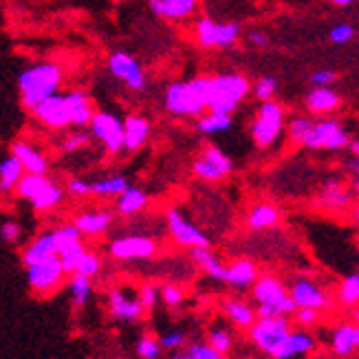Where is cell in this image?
Listing matches in <instances>:
<instances>
[{
  "mask_svg": "<svg viewBox=\"0 0 359 359\" xmlns=\"http://www.w3.org/2000/svg\"><path fill=\"white\" fill-rule=\"evenodd\" d=\"M289 137L293 144L309 150H344L353 139L351 130L333 117H293L289 121Z\"/></svg>",
  "mask_w": 359,
  "mask_h": 359,
  "instance_id": "6da1fadb",
  "label": "cell"
},
{
  "mask_svg": "<svg viewBox=\"0 0 359 359\" xmlns=\"http://www.w3.org/2000/svg\"><path fill=\"white\" fill-rule=\"evenodd\" d=\"M65 82V69L57 62H36L27 67L18 75V90L20 102L27 111L38 106L42 100L60 93V86Z\"/></svg>",
  "mask_w": 359,
  "mask_h": 359,
  "instance_id": "7a4b0ae2",
  "label": "cell"
},
{
  "mask_svg": "<svg viewBox=\"0 0 359 359\" xmlns=\"http://www.w3.org/2000/svg\"><path fill=\"white\" fill-rule=\"evenodd\" d=\"M208 93H210L208 75L172 82L165 88L163 106L175 117H198L208 111Z\"/></svg>",
  "mask_w": 359,
  "mask_h": 359,
  "instance_id": "3957f363",
  "label": "cell"
},
{
  "mask_svg": "<svg viewBox=\"0 0 359 359\" xmlns=\"http://www.w3.org/2000/svg\"><path fill=\"white\" fill-rule=\"evenodd\" d=\"M252 90V84L241 73H221L210 77V93H208V111L233 115L238 106Z\"/></svg>",
  "mask_w": 359,
  "mask_h": 359,
  "instance_id": "277c9868",
  "label": "cell"
},
{
  "mask_svg": "<svg viewBox=\"0 0 359 359\" xmlns=\"http://www.w3.org/2000/svg\"><path fill=\"white\" fill-rule=\"evenodd\" d=\"M254 300L258 302L256 318H289L295 304L289 298L287 287L276 276H258L252 285Z\"/></svg>",
  "mask_w": 359,
  "mask_h": 359,
  "instance_id": "5b68a950",
  "label": "cell"
},
{
  "mask_svg": "<svg viewBox=\"0 0 359 359\" xmlns=\"http://www.w3.org/2000/svg\"><path fill=\"white\" fill-rule=\"evenodd\" d=\"M283 130H285V108H283V104H278L276 100L262 102L260 111L252 123V128H249V135H252L254 144L262 150H267L278 142Z\"/></svg>",
  "mask_w": 359,
  "mask_h": 359,
  "instance_id": "8992f818",
  "label": "cell"
},
{
  "mask_svg": "<svg viewBox=\"0 0 359 359\" xmlns=\"http://www.w3.org/2000/svg\"><path fill=\"white\" fill-rule=\"evenodd\" d=\"M194 31L203 49H231L241 38L238 22H216L214 18H201Z\"/></svg>",
  "mask_w": 359,
  "mask_h": 359,
  "instance_id": "52a82bcc",
  "label": "cell"
},
{
  "mask_svg": "<svg viewBox=\"0 0 359 359\" xmlns=\"http://www.w3.org/2000/svg\"><path fill=\"white\" fill-rule=\"evenodd\" d=\"M192 172L198 181L216 183L223 181L233 172V161L227 152H223L218 146H205L203 152L194 159Z\"/></svg>",
  "mask_w": 359,
  "mask_h": 359,
  "instance_id": "ba28073f",
  "label": "cell"
},
{
  "mask_svg": "<svg viewBox=\"0 0 359 359\" xmlns=\"http://www.w3.org/2000/svg\"><path fill=\"white\" fill-rule=\"evenodd\" d=\"M247 331L252 344L260 353L271 355V351L291 333V322L289 318H256V322Z\"/></svg>",
  "mask_w": 359,
  "mask_h": 359,
  "instance_id": "9c48e42d",
  "label": "cell"
},
{
  "mask_svg": "<svg viewBox=\"0 0 359 359\" xmlns=\"http://www.w3.org/2000/svg\"><path fill=\"white\" fill-rule=\"evenodd\" d=\"M65 276L67 273L62 269L57 256L44 258L27 267V283L36 295H51L53 291H57Z\"/></svg>",
  "mask_w": 359,
  "mask_h": 359,
  "instance_id": "30bf717a",
  "label": "cell"
},
{
  "mask_svg": "<svg viewBox=\"0 0 359 359\" xmlns=\"http://www.w3.org/2000/svg\"><path fill=\"white\" fill-rule=\"evenodd\" d=\"M34 117L42 123V126L51 130H62L71 126L73 108H71V97L69 93H55V95L42 100L38 106L31 108Z\"/></svg>",
  "mask_w": 359,
  "mask_h": 359,
  "instance_id": "8fae6325",
  "label": "cell"
},
{
  "mask_svg": "<svg viewBox=\"0 0 359 359\" xmlns=\"http://www.w3.org/2000/svg\"><path fill=\"white\" fill-rule=\"evenodd\" d=\"M90 135L104 146L106 152L119 154L123 152V119H119L115 113L100 111L90 117Z\"/></svg>",
  "mask_w": 359,
  "mask_h": 359,
  "instance_id": "7c38bea8",
  "label": "cell"
},
{
  "mask_svg": "<svg viewBox=\"0 0 359 359\" xmlns=\"http://www.w3.org/2000/svg\"><path fill=\"white\" fill-rule=\"evenodd\" d=\"M108 71H111L113 77H117V80L121 84H126L130 90L135 93H144L146 86H148V80H146V73L142 69V65H139V60L135 55H130L128 51H113L111 55H108Z\"/></svg>",
  "mask_w": 359,
  "mask_h": 359,
  "instance_id": "4fadbf2b",
  "label": "cell"
},
{
  "mask_svg": "<svg viewBox=\"0 0 359 359\" xmlns=\"http://www.w3.org/2000/svg\"><path fill=\"white\" fill-rule=\"evenodd\" d=\"M165 223H168V231L170 236L175 238L177 245L194 249V247H210V238L203 233V229H198L194 223H190L187 218L181 214L179 208H170L165 212Z\"/></svg>",
  "mask_w": 359,
  "mask_h": 359,
  "instance_id": "5bb4252c",
  "label": "cell"
},
{
  "mask_svg": "<svg viewBox=\"0 0 359 359\" xmlns=\"http://www.w3.org/2000/svg\"><path fill=\"white\" fill-rule=\"evenodd\" d=\"M108 252L115 260H150L157 256L159 245L150 236H121L108 245Z\"/></svg>",
  "mask_w": 359,
  "mask_h": 359,
  "instance_id": "9a60e30c",
  "label": "cell"
},
{
  "mask_svg": "<svg viewBox=\"0 0 359 359\" xmlns=\"http://www.w3.org/2000/svg\"><path fill=\"white\" fill-rule=\"evenodd\" d=\"M289 298L293 300L295 309H316L322 311L331 306V298L322 287H318L313 280L298 278L289 289Z\"/></svg>",
  "mask_w": 359,
  "mask_h": 359,
  "instance_id": "2e32d148",
  "label": "cell"
},
{
  "mask_svg": "<svg viewBox=\"0 0 359 359\" xmlns=\"http://www.w3.org/2000/svg\"><path fill=\"white\" fill-rule=\"evenodd\" d=\"M304 108L316 117H326L341 108V95L331 86H313L304 97Z\"/></svg>",
  "mask_w": 359,
  "mask_h": 359,
  "instance_id": "e0dca14e",
  "label": "cell"
},
{
  "mask_svg": "<svg viewBox=\"0 0 359 359\" xmlns=\"http://www.w3.org/2000/svg\"><path fill=\"white\" fill-rule=\"evenodd\" d=\"M152 133V121L144 115H128L123 119V150L137 152L142 150Z\"/></svg>",
  "mask_w": 359,
  "mask_h": 359,
  "instance_id": "ac0fdd59",
  "label": "cell"
},
{
  "mask_svg": "<svg viewBox=\"0 0 359 359\" xmlns=\"http://www.w3.org/2000/svg\"><path fill=\"white\" fill-rule=\"evenodd\" d=\"M11 154L20 161L22 170L29 175H46L49 172V159H46V154L40 148L31 146L29 142H22V139L20 142H13Z\"/></svg>",
  "mask_w": 359,
  "mask_h": 359,
  "instance_id": "d6986e66",
  "label": "cell"
},
{
  "mask_svg": "<svg viewBox=\"0 0 359 359\" xmlns=\"http://www.w3.org/2000/svg\"><path fill=\"white\" fill-rule=\"evenodd\" d=\"M316 339L306 331H291L280 344L271 351V359H291L295 355H309L316 351Z\"/></svg>",
  "mask_w": 359,
  "mask_h": 359,
  "instance_id": "ffe728a7",
  "label": "cell"
},
{
  "mask_svg": "<svg viewBox=\"0 0 359 359\" xmlns=\"http://www.w3.org/2000/svg\"><path fill=\"white\" fill-rule=\"evenodd\" d=\"M108 309H111V316L119 322H137L144 316V306L139 304V300L126 295V291L115 289L108 295Z\"/></svg>",
  "mask_w": 359,
  "mask_h": 359,
  "instance_id": "44dd1931",
  "label": "cell"
},
{
  "mask_svg": "<svg viewBox=\"0 0 359 359\" xmlns=\"http://www.w3.org/2000/svg\"><path fill=\"white\" fill-rule=\"evenodd\" d=\"M65 196H67L65 187L55 181H51L49 177H44V181L34 192V196L29 198V203L36 212H49V210H55L60 203L65 201Z\"/></svg>",
  "mask_w": 359,
  "mask_h": 359,
  "instance_id": "7402d4cb",
  "label": "cell"
},
{
  "mask_svg": "<svg viewBox=\"0 0 359 359\" xmlns=\"http://www.w3.org/2000/svg\"><path fill=\"white\" fill-rule=\"evenodd\" d=\"M73 225L80 229L82 236H100V233L108 231V227L113 225V214L106 210H93L77 214Z\"/></svg>",
  "mask_w": 359,
  "mask_h": 359,
  "instance_id": "603a6c76",
  "label": "cell"
},
{
  "mask_svg": "<svg viewBox=\"0 0 359 359\" xmlns=\"http://www.w3.org/2000/svg\"><path fill=\"white\" fill-rule=\"evenodd\" d=\"M359 346V329L357 324H339L331 335V348L335 357L348 359Z\"/></svg>",
  "mask_w": 359,
  "mask_h": 359,
  "instance_id": "cb8c5ba5",
  "label": "cell"
},
{
  "mask_svg": "<svg viewBox=\"0 0 359 359\" xmlns=\"http://www.w3.org/2000/svg\"><path fill=\"white\" fill-rule=\"evenodd\" d=\"M256 278H258L256 264L247 258H238V260H233L229 267H225L223 283L229 287H236V289H247V287L254 285Z\"/></svg>",
  "mask_w": 359,
  "mask_h": 359,
  "instance_id": "d4e9b609",
  "label": "cell"
},
{
  "mask_svg": "<svg viewBox=\"0 0 359 359\" xmlns=\"http://www.w3.org/2000/svg\"><path fill=\"white\" fill-rule=\"evenodd\" d=\"M51 256H57V245H55V238H53V229L40 233L38 238H34L25 247L22 264H25V267H29V264L40 262V260L51 258Z\"/></svg>",
  "mask_w": 359,
  "mask_h": 359,
  "instance_id": "484cf974",
  "label": "cell"
},
{
  "mask_svg": "<svg viewBox=\"0 0 359 359\" xmlns=\"http://www.w3.org/2000/svg\"><path fill=\"white\" fill-rule=\"evenodd\" d=\"M148 201H150V196H148L146 190H142V187H135V185H128L126 190L117 196L115 210L121 216H135V214L144 212L148 208Z\"/></svg>",
  "mask_w": 359,
  "mask_h": 359,
  "instance_id": "4316f807",
  "label": "cell"
},
{
  "mask_svg": "<svg viewBox=\"0 0 359 359\" xmlns=\"http://www.w3.org/2000/svg\"><path fill=\"white\" fill-rule=\"evenodd\" d=\"M69 97H71V108H73V117H71V126L73 128H86L90 123L93 117V102L88 97V93L82 88H75L69 90Z\"/></svg>",
  "mask_w": 359,
  "mask_h": 359,
  "instance_id": "83f0119b",
  "label": "cell"
},
{
  "mask_svg": "<svg viewBox=\"0 0 359 359\" xmlns=\"http://www.w3.org/2000/svg\"><path fill=\"white\" fill-rule=\"evenodd\" d=\"M280 223V210L271 203H258L247 214V225L254 231H262V229H271Z\"/></svg>",
  "mask_w": 359,
  "mask_h": 359,
  "instance_id": "f1b7e54d",
  "label": "cell"
},
{
  "mask_svg": "<svg viewBox=\"0 0 359 359\" xmlns=\"http://www.w3.org/2000/svg\"><path fill=\"white\" fill-rule=\"evenodd\" d=\"M192 260L210 278L218 280V283H223V278H225V264L221 262V258H218L210 247H194L192 249Z\"/></svg>",
  "mask_w": 359,
  "mask_h": 359,
  "instance_id": "f546056e",
  "label": "cell"
},
{
  "mask_svg": "<svg viewBox=\"0 0 359 359\" xmlns=\"http://www.w3.org/2000/svg\"><path fill=\"white\" fill-rule=\"evenodd\" d=\"M351 192L344 190V185L337 181H326L320 190V205L329 210H344L351 205Z\"/></svg>",
  "mask_w": 359,
  "mask_h": 359,
  "instance_id": "4dcf8cb0",
  "label": "cell"
},
{
  "mask_svg": "<svg viewBox=\"0 0 359 359\" xmlns=\"http://www.w3.org/2000/svg\"><path fill=\"white\" fill-rule=\"evenodd\" d=\"M223 313L229 322H233L238 329H249L256 322V309H252L243 300H225L223 302Z\"/></svg>",
  "mask_w": 359,
  "mask_h": 359,
  "instance_id": "1f68e13d",
  "label": "cell"
},
{
  "mask_svg": "<svg viewBox=\"0 0 359 359\" xmlns=\"http://www.w3.org/2000/svg\"><path fill=\"white\" fill-rule=\"evenodd\" d=\"M128 185L130 183L123 175H111V177H104L100 181H93L90 183V194L100 196V198H117Z\"/></svg>",
  "mask_w": 359,
  "mask_h": 359,
  "instance_id": "d6a6232c",
  "label": "cell"
},
{
  "mask_svg": "<svg viewBox=\"0 0 359 359\" xmlns=\"http://www.w3.org/2000/svg\"><path fill=\"white\" fill-rule=\"evenodd\" d=\"M231 126H233L231 115L214 113V111H208V113L198 115V121H196V128L203 135H221V133H227Z\"/></svg>",
  "mask_w": 359,
  "mask_h": 359,
  "instance_id": "836d02e7",
  "label": "cell"
},
{
  "mask_svg": "<svg viewBox=\"0 0 359 359\" xmlns=\"http://www.w3.org/2000/svg\"><path fill=\"white\" fill-rule=\"evenodd\" d=\"M88 276L84 273H77L73 271L71 273V280H69V291H71V302L75 309H84L90 300V293H93V285H90Z\"/></svg>",
  "mask_w": 359,
  "mask_h": 359,
  "instance_id": "e575fe53",
  "label": "cell"
},
{
  "mask_svg": "<svg viewBox=\"0 0 359 359\" xmlns=\"http://www.w3.org/2000/svg\"><path fill=\"white\" fill-rule=\"evenodd\" d=\"M25 175V170L20 165V161L9 154L3 161H0V192H11L15 190V185H18L20 177Z\"/></svg>",
  "mask_w": 359,
  "mask_h": 359,
  "instance_id": "d590c367",
  "label": "cell"
},
{
  "mask_svg": "<svg viewBox=\"0 0 359 359\" xmlns=\"http://www.w3.org/2000/svg\"><path fill=\"white\" fill-rule=\"evenodd\" d=\"M198 9V0H163V13L161 18L165 20H187L190 15H194Z\"/></svg>",
  "mask_w": 359,
  "mask_h": 359,
  "instance_id": "8d00e7d4",
  "label": "cell"
},
{
  "mask_svg": "<svg viewBox=\"0 0 359 359\" xmlns=\"http://www.w3.org/2000/svg\"><path fill=\"white\" fill-rule=\"evenodd\" d=\"M84 252H86V247H84L82 241L80 243H73V245H69V247L60 249V252H57V260H60L62 269H65L67 276H71L75 271L77 262H80V258H82Z\"/></svg>",
  "mask_w": 359,
  "mask_h": 359,
  "instance_id": "74e56055",
  "label": "cell"
},
{
  "mask_svg": "<svg viewBox=\"0 0 359 359\" xmlns=\"http://www.w3.org/2000/svg\"><path fill=\"white\" fill-rule=\"evenodd\" d=\"M359 300V276L351 273L344 278V283L339 287V302L344 306H355Z\"/></svg>",
  "mask_w": 359,
  "mask_h": 359,
  "instance_id": "f35d334b",
  "label": "cell"
},
{
  "mask_svg": "<svg viewBox=\"0 0 359 359\" xmlns=\"http://www.w3.org/2000/svg\"><path fill=\"white\" fill-rule=\"evenodd\" d=\"M276 90H278V80H276V77H271V75H262V77H258L256 84L252 86V93L256 95L258 102L273 100Z\"/></svg>",
  "mask_w": 359,
  "mask_h": 359,
  "instance_id": "ab89813d",
  "label": "cell"
},
{
  "mask_svg": "<svg viewBox=\"0 0 359 359\" xmlns=\"http://www.w3.org/2000/svg\"><path fill=\"white\" fill-rule=\"evenodd\" d=\"M75 271L77 273H84L88 278H95L102 271V258H100V254L88 252V249H86V252L82 254V258H80V262H77Z\"/></svg>",
  "mask_w": 359,
  "mask_h": 359,
  "instance_id": "60d3db41",
  "label": "cell"
},
{
  "mask_svg": "<svg viewBox=\"0 0 359 359\" xmlns=\"http://www.w3.org/2000/svg\"><path fill=\"white\" fill-rule=\"evenodd\" d=\"M208 344H210L216 353H221V355L225 357V355L231 353V348H233V339H231L229 331H225V329H214V331H210V335H208Z\"/></svg>",
  "mask_w": 359,
  "mask_h": 359,
  "instance_id": "b9f144b4",
  "label": "cell"
},
{
  "mask_svg": "<svg viewBox=\"0 0 359 359\" xmlns=\"http://www.w3.org/2000/svg\"><path fill=\"white\" fill-rule=\"evenodd\" d=\"M53 238H55V245H57V252L60 249H65L73 243H80L82 241V233L77 229L73 223L71 225H62L57 229H53Z\"/></svg>",
  "mask_w": 359,
  "mask_h": 359,
  "instance_id": "7bdbcfd3",
  "label": "cell"
},
{
  "mask_svg": "<svg viewBox=\"0 0 359 359\" xmlns=\"http://www.w3.org/2000/svg\"><path fill=\"white\" fill-rule=\"evenodd\" d=\"M137 355L142 359H159L161 357V344L159 339H154L150 335L139 337L137 341Z\"/></svg>",
  "mask_w": 359,
  "mask_h": 359,
  "instance_id": "ee69618b",
  "label": "cell"
},
{
  "mask_svg": "<svg viewBox=\"0 0 359 359\" xmlns=\"http://www.w3.org/2000/svg\"><path fill=\"white\" fill-rule=\"evenodd\" d=\"M353 38H355V27L351 22H337L329 31V40L337 46H344V44L353 42Z\"/></svg>",
  "mask_w": 359,
  "mask_h": 359,
  "instance_id": "f6af8a7d",
  "label": "cell"
},
{
  "mask_svg": "<svg viewBox=\"0 0 359 359\" xmlns=\"http://www.w3.org/2000/svg\"><path fill=\"white\" fill-rule=\"evenodd\" d=\"M88 144H90V135L80 128L77 133L69 135L65 142H62V150H65V152H77V150L86 148Z\"/></svg>",
  "mask_w": 359,
  "mask_h": 359,
  "instance_id": "bcb514c9",
  "label": "cell"
},
{
  "mask_svg": "<svg viewBox=\"0 0 359 359\" xmlns=\"http://www.w3.org/2000/svg\"><path fill=\"white\" fill-rule=\"evenodd\" d=\"M139 304L144 306V311H152L154 306H157L159 302V287L157 285H144L142 289H139Z\"/></svg>",
  "mask_w": 359,
  "mask_h": 359,
  "instance_id": "7dc6e473",
  "label": "cell"
},
{
  "mask_svg": "<svg viewBox=\"0 0 359 359\" xmlns=\"http://www.w3.org/2000/svg\"><path fill=\"white\" fill-rule=\"evenodd\" d=\"M337 80H339V75L333 69H318L309 75L311 86H333Z\"/></svg>",
  "mask_w": 359,
  "mask_h": 359,
  "instance_id": "c3c4849f",
  "label": "cell"
},
{
  "mask_svg": "<svg viewBox=\"0 0 359 359\" xmlns=\"http://www.w3.org/2000/svg\"><path fill=\"white\" fill-rule=\"evenodd\" d=\"M159 295L168 306H179L185 300V291L179 285H163L159 289Z\"/></svg>",
  "mask_w": 359,
  "mask_h": 359,
  "instance_id": "681fc988",
  "label": "cell"
},
{
  "mask_svg": "<svg viewBox=\"0 0 359 359\" xmlns=\"http://www.w3.org/2000/svg\"><path fill=\"white\" fill-rule=\"evenodd\" d=\"M65 192L75 196V198H86L90 196V181L82 179V177H75V179H69Z\"/></svg>",
  "mask_w": 359,
  "mask_h": 359,
  "instance_id": "f907efd6",
  "label": "cell"
},
{
  "mask_svg": "<svg viewBox=\"0 0 359 359\" xmlns=\"http://www.w3.org/2000/svg\"><path fill=\"white\" fill-rule=\"evenodd\" d=\"M293 316L302 329H311V326H316L320 322V311H316V309H295Z\"/></svg>",
  "mask_w": 359,
  "mask_h": 359,
  "instance_id": "816d5d0a",
  "label": "cell"
},
{
  "mask_svg": "<svg viewBox=\"0 0 359 359\" xmlns=\"http://www.w3.org/2000/svg\"><path fill=\"white\" fill-rule=\"evenodd\" d=\"M22 236V225L15 223V221H5L3 225H0V238H3L5 243H18Z\"/></svg>",
  "mask_w": 359,
  "mask_h": 359,
  "instance_id": "f5cc1de1",
  "label": "cell"
},
{
  "mask_svg": "<svg viewBox=\"0 0 359 359\" xmlns=\"http://www.w3.org/2000/svg\"><path fill=\"white\" fill-rule=\"evenodd\" d=\"M187 353H190L194 359H225L221 353H216L210 344H190V346H187Z\"/></svg>",
  "mask_w": 359,
  "mask_h": 359,
  "instance_id": "db71d44e",
  "label": "cell"
},
{
  "mask_svg": "<svg viewBox=\"0 0 359 359\" xmlns=\"http://www.w3.org/2000/svg\"><path fill=\"white\" fill-rule=\"evenodd\" d=\"M161 348H170V351H181L185 346V335L179 331H170L159 339Z\"/></svg>",
  "mask_w": 359,
  "mask_h": 359,
  "instance_id": "11a10c76",
  "label": "cell"
},
{
  "mask_svg": "<svg viewBox=\"0 0 359 359\" xmlns=\"http://www.w3.org/2000/svg\"><path fill=\"white\" fill-rule=\"evenodd\" d=\"M247 40H249V44H252V46H256V49H267L269 42H271L264 31H249Z\"/></svg>",
  "mask_w": 359,
  "mask_h": 359,
  "instance_id": "9f6ffc18",
  "label": "cell"
},
{
  "mask_svg": "<svg viewBox=\"0 0 359 359\" xmlns=\"http://www.w3.org/2000/svg\"><path fill=\"white\" fill-rule=\"evenodd\" d=\"M148 7L150 11L157 15V18H161V13H163V0H148Z\"/></svg>",
  "mask_w": 359,
  "mask_h": 359,
  "instance_id": "6f0895ef",
  "label": "cell"
},
{
  "mask_svg": "<svg viewBox=\"0 0 359 359\" xmlns=\"http://www.w3.org/2000/svg\"><path fill=\"white\" fill-rule=\"evenodd\" d=\"M355 3V0H331V5H335V7H339V9H346V7H351Z\"/></svg>",
  "mask_w": 359,
  "mask_h": 359,
  "instance_id": "680465c9",
  "label": "cell"
},
{
  "mask_svg": "<svg viewBox=\"0 0 359 359\" xmlns=\"http://www.w3.org/2000/svg\"><path fill=\"white\" fill-rule=\"evenodd\" d=\"M348 172H351V177L357 179V157L348 159Z\"/></svg>",
  "mask_w": 359,
  "mask_h": 359,
  "instance_id": "91938a15",
  "label": "cell"
},
{
  "mask_svg": "<svg viewBox=\"0 0 359 359\" xmlns=\"http://www.w3.org/2000/svg\"><path fill=\"white\" fill-rule=\"evenodd\" d=\"M172 359H194V357L185 351V353H175V355H172Z\"/></svg>",
  "mask_w": 359,
  "mask_h": 359,
  "instance_id": "94428289",
  "label": "cell"
},
{
  "mask_svg": "<svg viewBox=\"0 0 359 359\" xmlns=\"http://www.w3.org/2000/svg\"><path fill=\"white\" fill-rule=\"evenodd\" d=\"M113 3H121V0H113Z\"/></svg>",
  "mask_w": 359,
  "mask_h": 359,
  "instance_id": "6125c7cd",
  "label": "cell"
}]
</instances>
